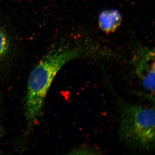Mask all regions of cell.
I'll return each mask as SVG.
<instances>
[{
  "label": "cell",
  "instance_id": "1",
  "mask_svg": "<svg viewBox=\"0 0 155 155\" xmlns=\"http://www.w3.org/2000/svg\"><path fill=\"white\" fill-rule=\"evenodd\" d=\"M79 48L62 46L50 51L31 72L25 100L28 127L35 126L41 116L46 97L53 81L64 65L83 54Z\"/></svg>",
  "mask_w": 155,
  "mask_h": 155
},
{
  "label": "cell",
  "instance_id": "2",
  "mask_svg": "<svg viewBox=\"0 0 155 155\" xmlns=\"http://www.w3.org/2000/svg\"><path fill=\"white\" fill-rule=\"evenodd\" d=\"M120 111L118 134L128 147L151 150L155 144L154 107L132 104L117 98Z\"/></svg>",
  "mask_w": 155,
  "mask_h": 155
},
{
  "label": "cell",
  "instance_id": "3",
  "mask_svg": "<svg viewBox=\"0 0 155 155\" xmlns=\"http://www.w3.org/2000/svg\"><path fill=\"white\" fill-rule=\"evenodd\" d=\"M139 52L134 58V71L149 98L154 102V52L144 49Z\"/></svg>",
  "mask_w": 155,
  "mask_h": 155
},
{
  "label": "cell",
  "instance_id": "4",
  "mask_svg": "<svg viewBox=\"0 0 155 155\" xmlns=\"http://www.w3.org/2000/svg\"><path fill=\"white\" fill-rule=\"evenodd\" d=\"M122 22V14L116 9L102 11L98 19L100 28L107 34L115 31L120 26Z\"/></svg>",
  "mask_w": 155,
  "mask_h": 155
},
{
  "label": "cell",
  "instance_id": "5",
  "mask_svg": "<svg viewBox=\"0 0 155 155\" xmlns=\"http://www.w3.org/2000/svg\"><path fill=\"white\" fill-rule=\"evenodd\" d=\"M10 41L8 38L2 28L0 27V61H2L8 54Z\"/></svg>",
  "mask_w": 155,
  "mask_h": 155
},
{
  "label": "cell",
  "instance_id": "6",
  "mask_svg": "<svg viewBox=\"0 0 155 155\" xmlns=\"http://www.w3.org/2000/svg\"><path fill=\"white\" fill-rule=\"evenodd\" d=\"M4 129H3V127L2 124H1V122H0V136L4 134Z\"/></svg>",
  "mask_w": 155,
  "mask_h": 155
}]
</instances>
